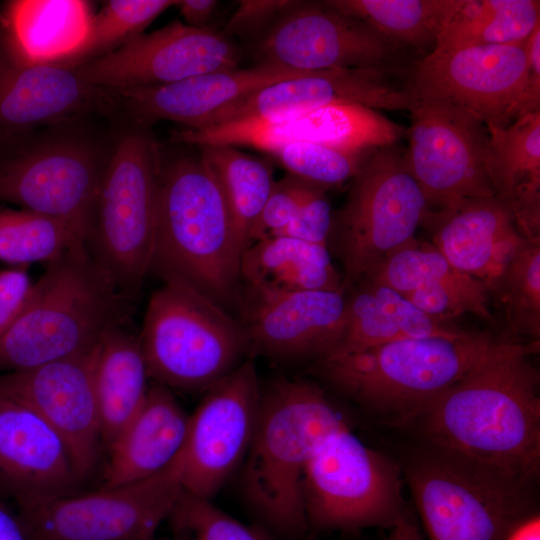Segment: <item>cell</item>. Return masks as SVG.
Returning a JSON list of instances; mask_svg holds the SVG:
<instances>
[{
  "mask_svg": "<svg viewBox=\"0 0 540 540\" xmlns=\"http://www.w3.org/2000/svg\"><path fill=\"white\" fill-rule=\"evenodd\" d=\"M539 340H498L412 424L425 442L531 485L540 469Z\"/></svg>",
  "mask_w": 540,
  "mask_h": 540,
  "instance_id": "cell-1",
  "label": "cell"
},
{
  "mask_svg": "<svg viewBox=\"0 0 540 540\" xmlns=\"http://www.w3.org/2000/svg\"><path fill=\"white\" fill-rule=\"evenodd\" d=\"M239 242L222 189L204 160L162 165L151 269L192 285L222 308H240Z\"/></svg>",
  "mask_w": 540,
  "mask_h": 540,
  "instance_id": "cell-2",
  "label": "cell"
},
{
  "mask_svg": "<svg viewBox=\"0 0 540 540\" xmlns=\"http://www.w3.org/2000/svg\"><path fill=\"white\" fill-rule=\"evenodd\" d=\"M345 428L342 414L314 383L282 378L261 391L241 483L248 502L276 531L301 535L308 528L306 467L319 448Z\"/></svg>",
  "mask_w": 540,
  "mask_h": 540,
  "instance_id": "cell-3",
  "label": "cell"
},
{
  "mask_svg": "<svg viewBox=\"0 0 540 540\" xmlns=\"http://www.w3.org/2000/svg\"><path fill=\"white\" fill-rule=\"evenodd\" d=\"M126 299L80 242L47 263L15 322L0 338V372L32 369L94 348L123 325Z\"/></svg>",
  "mask_w": 540,
  "mask_h": 540,
  "instance_id": "cell-4",
  "label": "cell"
},
{
  "mask_svg": "<svg viewBox=\"0 0 540 540\" xmlns=\"http://www.w3.org/2000/svg\"><path fill=\"white\" fill-rule=\"evenodd\" d=\"M497 341L487 332L399 340L318 360L317 373L386 423L409 426Z\"/></svg>",
  "mask_w": 540,
  "mask_h": 540,
  "instance_id": "cell-5",
  "label": "cell"
},
{
  "mask_svg": "<svg viewBox=\"0 0 540 540\" xmlns=\"http://www.w3.org/2000/svg\"><path fill=\"white\" fill-rule=\"evenodd\" d=\"M402 470L429 540H503L532 515L531 485L434 444Z\"/></svg>",
  "mask_w": 540,
  "mask_h": 540,
  "instance_id": "cell-6",
  "label": "cell"
},
{
  "mask_svg": "<svg viewBox=\"0 0 540 540\" xmlns=\"http://www.w3.org/2000/svg\"><path fill=\"white\" fill-rule=\"evenodd\" d=\"M162 279L139 337L148 376L166 387L207 390L249 354L243 326L187 282Z\"/></svg>",
  "mask_w": 540,
  "mask_h": 540,
  "instance_id": "cell-7",
  "label": "cell"
},
{
  "mask_svg": "<svg viewBox=\"0 0 540 540\" xmlns=\"http://www.w3.org/2000/svg\"><path fill=\"white\" fill-rule=\"evenodd\" d=\"M162 165L156 141L138 131L118 142L103 173L87 245L127 298L151 270Z\"/></svg>",
  "mask_w": 540,
  "mask_h": 540,
  "instance_id": "cell-8",
  "label": "cell"
},
{
  "mask_svg": "<svg viewBox=\"0 0 540 540\" xmlns=\"http://www.w3.org/2000/svg\"><path fill=\"white\" fill-rule=\"evenodd\" d=\"M353 180L345 205L332 220L327 243L342 263L344 292L415 238L429 213L404 155L392 146L366 158Z\"/></svg>",
  "mask_w": 540,
  "mask_h": 540,
  "instance_id": "cell-9",
  "label": "cell"
},
{
  "mask_svg": "<svg viewBox=\"0 0 540 540\" xmlns=\"http://www.w3.org/2000/svg\"><path fill=\"white\" fill-rule=\"evenodd\" d=\"M401 468L348 428L331 436L308 463L303 496L308 527L355 531L391 528L408 508Z\"/></svg>",
  "mask_w": 540,
  "mask_h": 540,
  "instance_id": "cell-10",
  "label": "cell"
},
{
  "mask_svg": "<svg viewBox=\"0 0 540 540\" xmlns=\"http://www.w3.org/2000/svg\"><path fill=\"white\" fill-rule=\"evenodd\" d=\"M184 447L142 480L76 493L22 509L28 540H158L156 532L184 492Z\"/></svg>",
  "mask_w": 540,
  "mask_h": 540,
  "instance_id": "cell-11",
  "label": "cell"
},
{
  "mask_svg": "<svg viewBox=\"0 0 540 540\" xmlns=\"http://www.w3.org/2000/svg\"><path fill=\"white\" fill-rule=\"evenodd\" d=\"M526 40L427 53L408 70L414 100L450 105L485 126H508L520 117Z\"/></svg>",
  "mask_w": 540,
  "mask_h": 540,
  "instance_id": "cell-12",
  "label": "cell"
},
{
  "mask_svg": "<svg viewBox=\"0 0 540 540\" xmlns=\"http://www.w3.org/2000/svg\"><path fill=\"white\" fill-rule=\"evenodd\" d=\"M405 161L429 206L452 210L494 196L485 168L486 126L438 102L414 100Z\"/></svg>",
  "mask_w": 540,
  "mask_h": 540,
  "instance_id": "cell-13",
  "label": "cell"
},
{
  "mask_svg": "<svg viewBox=\"0 0 540 540\" xmlns=\"http://www.w3.org/2000/svg\"><path fill=\"white\" fill-rule=\"evenodd\" d=\"M261 387L255 364L243 361L214 383L189 417L184 491L211 500L243 460L255 431Z\"/></svg>",
  "mask_w": 540,
  "mask_h": 540,
  "instance_id": "cell-14",
  "label": "cell"
},
{
  "mask_svg": "<svg viewBox=\"0 0 540 540\" xmlns=\"http://www.w3.org/2000/svg\"><path fill=\"white\" fill-rule=\"evenodd\" d=\"M239 62L238 47L222 32L175 21L75 67L87 84L118 90L166 85L231 70L238 68Z\"/></svg>",
  "mask_w": 540,
  "mask_h": 540,
  "instance_id": "cell-15",
  "label": "cell"
},
{
  "mask_svg": "<svg viewBox=\"0 0 540 540\" xmlns=\"http://www.w3.org/2000/svg\"><path fill=\"white\" fill-rule=\"evenodd\" d=\"M405 129L376 110L331 105L275 119H245L173 133L174 141L196 146H248L272 153L290 143H312L364 153L392 146Z\"/></svg>",
  "mask_w": 540,
  "mask_h": 540,
  "instance_id": "cell-16",
  "label": "cell"
},
{
  "mask_svg": "<svg viewBox=\"0 0 540 540\" xmlns=\"http://www.w3.org/2000/svg\"><path fill=\"white\" fill-rule=\"evenodd\" d=\"M395 47L363 21L322 3L294 1L261 37L260 62L306 72L392 66Z\"/></svg>",
  "mask_w": 540,
  "mask_h": 540,
  "instance_id": "cell-17",
  "label": "cell"
},
{
  "mask_svg": "<svg viewBox=\"0 0 540 540\" xmlns=\"http://www.w3.org/2000/svg\"><path fill=\"white\" fill-rule=\"evenodd\" d=\"M98 344L79 355L0 374V393L35 411L56 431L82 480L95 469L103 446L94 383Z\"/></svg>",
  "mask_w": 540,
  "mask_h": 540,
  "instance_id": "cell-18",
  "label": "cell"
},
{
  "mask_svg": "<svg viewBox=\"0 0 540 540\" xmlns=\"http://www.w3.org/2000/svg\"><path fill=\"white\" fill-rule=\"evenodd\" d=\"M345 104L409 111L414 97L408 73L403 75L393 66L311 72L244 96L213 114L201 127L245 119H275Z\"/></svg>",
  "mask_w": 540,
  "mask_h": 540,
  "instance_id": "cell-19",
  "label": "cell"
},
{
  "mask_svg": "<svg viewBox=\"0 0 540 540\" xmlns=\"http://www.w3.org/2000/svg\"><path fill=\"white\" fill-rule=\"evenodd\" d=\"M346 292L241 290V322L248 352L279 360L323 359L340 342L346 324Z\"/></svg>",
  "mask_w": 540,
  "mask_h": 540,
  "instance_id": "cell-20",
  "label": "cell"
},
{
  "mask_svg": "<svg viewBox=\"0 0 540 540\" xmlns=\"http://www.w3.org/2000/svg\"><path fill=\"white\" fill-rule=\"evenodd\" d=\"M103 173L89 147L51 143L0 165V200L91 230Z\"/></svg>",
  "mask_w": 540,
  "mask_h": 540,
  "instance_id": "cell-21",
  "label": "cell"
},
{
  "mask_svg": "<svg viewBox=\"0 0 540 540\" xmlns=\"http://www.w3.org/2000/svg\"><path fill=\"white\" fill-rule=\"evenodd\" d=\"M61 437L35 411L0 393V486L21 510L79 493Z\"/></svg>",
  "mask_w": 540,
  "mask_h": 540,
  "instance_id": "cell-22",
  "label": "cell"
},
{
  "mask_svg": "<svg viewBox=\"0 0 540 540\" xmlns=\"http://www.w3.org/2000/svg\"><path fill=\"white\" fill-rule=\"evenodd\" d=\"M311 72L260 62L249 68L215 71L178 82L128 89L107 90L140 124L161 120L199 128L226 105L284 80Z\"/></svg>",
  "mask_w": 540,
  "mask_h": 540,
  "instance_id": "cell-23",
  "label": "cell"
},
{
  "mask_svg": "<svg viewBox=\"0 0 540 540\" xmlns=\"http://www.w3.org/2000/svg\"><path fill=\"white\" fill-rule=\"evenodd\" d=\"M366 278L390 287L434 318L449 321L471 313L493 321L485 285L456 269L431 242L413 238Z\"/></svg>",
  "mask_w": 540,
  "mask_h": 540,
  "instance_id": "cell-24",
  "label": "cell"
},
{
  "mask_svg": "<svg viewBox=\"0 0 540 540\" xmlns=\"http://www.w3.org/2000/svg\"><path fill=\"white\" fill-rule=\"evenodd\" d=\"M110 100L76 67L62 63L32 64L11 55L0 60V135L67 119Z\"/></svg>",
  "mask_w": 540,
  "mask_h": 540,
  "instance_id": "cell-25",
  "label": "cell"
},
{
  "mask_svg": "<svg viewBox=\"0 0 540 540\" xmlns=\"http://www.w3.org/2000/svg\"><path fill=\"white\" fill-rule=\"evenodd\" d=\"M485 168L494 194L510 210L517 230L540 240V111L506 127L487 125Z\"/></svg>",
  "mask_w": 540,
  "mask_h": 540,
  "instance_id": "cell-26",
  "label": "cell"
},
{
  "mask_svg": "<svg viewBox=\"0 0 540 540\" xmlns=\"http://www.w3.org/2000/svg\"><path fill=\"white\" fill-rule=\"evenodd\" d=\"M189 417L168 387L148 388L141 408L108 449L103 486L142 480L167 467L185 445Z\"/></svg>",
  "mask_w": 540,
  "mask_h": 540,
  "instance_id": "cell-27",
  "label": "cell"
},
{
  "mask_svg": "<svg viewBox=\"0 0 540 540\" xmlns=\"http://www.w3.org/2000/svg\"><path fill=\"white\" fill-rule=\"evenodd\" d=\"M346 296V324L334 358L405 339L459 337L469 333L434 318L383 284L363 278ZM347 290V291H348ZM321 360V359H320Z\"/></svg>",
  "mask_w": 540,
  "mask_h": 540,
  "instance_id": "cell-28",
  "label": "cell"
},
{
  "mask_svg": "<svg viewBox=\"0 0 540 540\" xmlns=\"http://www.w3.org/2000/svg\"><path fill=\"white\" fill-rule=\"evenodd\" d=\"M92 15L80 0L13 1L4 17L10 55L26 63L64 64L84 41Z\"/></svg>",
  "mask_w": 540,
  "mask_h": 540,
  "instance_id": "cell-29",
  "label": "cell"
},
{
  "mask_svg": "<svg viewBox=\"0 0 540 540\" xmlns=\"http://www.w3.org/2000/svg\"><path fill=\"white\" fill-rule=\"evenodd\" d=\"M240 278L244 290L253 292L343 291L327 245L286 236L249 245L241 256Z\"/></svg>",
  "mask_w": 540,
  "mask_h": 540,
  "instance_id": "cell-30",
  "label": "cell"
},
{
  "mask_svg": "<svg viewBox=\"0 0 540 540\" xmlns=\"http://www.w3.org/2000/svg\"><path fill=\"white\" fill-rule=\"evenodd\" d=\"M148 377L139 338L123 325L108 329L99 341L94 371L102 444L107 450L141 408Z\"/></svg>",
  "mask_w": 540,
  "mask_h": 540,
  "instance_id": "cell-31",
  "label": "cell"
},
{
  "mask_svg": "<svg viewBox=\"0 0 540 540\" xmlns=\"http://www.w3.org/2000/svg\"><path fill=\"white\" fill-rule=\"evenodd\" d=\"M432 220L431 243L456 269L480 281L496 243L516 227L510 210L495 195L439 211Z\"/></svg>",
  "mask_w": 540,
  "mask_h": 540,
  "instance_id": "cell-32",
  "label": "cell"
},
{
  "mask_svg": "<svg viewBox=\"0 0 540 540\" xmlns=\"http://www.w3.org/2000/svg\"><path fill=\"white\" fill-rule=\"evenodd\" d=\"M538 24V0H461L446 20L433 50L520 43Z\"/></svg>",
  "mask_w": 540,
  "mask_h": 540,
  "instance_id": "cell-33",
  "label": "cell"
},
{
  "mask_svg": "<svg viewBox=\"0 0 540 540\" xmlns=\"http://www.w3.org/2000/svg\"><path fill=\"white\" fill-rule=\"evenodd\" d=\"M461 0H329L328 5L355 17L395 47L435 48L437 38Z\"/></svg>",
  "mask_w": 540,
  "mask_h": 540,
  "instance_id": "cell-34",
  "label": "cell"
},
{
  "mask_svg": "<svg viewBox=\"0 0 540 540\" xmlns=\"http://www.w3.org/2000/svg\"><path fill=\"white\" fill-rule=\"evenodd\" d=\"M200 157L224 194L239 242L249 246V233L274 186L271 167L231 145L199 146Z\"/></svg>",
  "mask_w": 540,
  "mask_h": 540,
  "instance_id": "cell-35",
  "label": "cell"
},
{
  "mask_svg": "<svg viewBox=\"0 0 540 540\" xmlns=\"http://www.w3.org/2000/svg\"><path fill=\"white\" fill-rule=\"evenodd\" d=\"M90 229L78 222L28 209H0V260L18 265L51 262L87 241Z\"/></svg>",
  "mask_w": 540,
  "mask_h": 540,
  "instance_id": "cell-36",
  "label": "cell"
},
{
  "mask_svg": "<svg viewBox=\"0 0 540 540\" xmlns=\"http://www.w3.org/2000/svg\"><path fill=\"white\" fill-rule=\"evenodd\" d=\"M491 294L502 307L512 334L539 340L540 240L524 243Z\"/></svg>",
  "mask_w": 540,
  "mask_h": 540,
  "instance_id": "cell-37",
  "label": "cell"
},
{
  "mask_svg": "<svg viewBox=\"0 0 540 540\" xmlns=\"http://www.w3.org/2000/svg\"><path fill=\"white\" fill-rule=\"evenodd\" d=\"M173 0H111L92 15L86 37L64 64L76 66L106 55L142 34Z\"/></svg>",
  "mask_w": 540,
  "mask_h": 540,
  "instance_id": "cell-38",
  "label": "cell"
},
{
  "mask_svg": "<svg viewBox=\"0 0 540 540\" xmlns=\"http://www.w3.org/2000/svg\"><path fill=\"white\" fill-rule=\"evenodd\" d=\"M272 154L291 175L325 189L353 179L367 158L364 153L312 143H290Z\"/></svg>",
  "mask_w": 540,
  "mask_h": 540,
  "instance_id": "cell-39",
  "label": "cell"
},
{
  "mask_svg": "<svg viewBox=\"0 0 540 540\" xmlns=\"http://www.w3.org/2000/svg\"><path fill=\"white\" fill-rule=\"evenodd\" d=\"M173 532L190 540H271L214 506L210 500L183 492L172 514Z\"/></svg>",
  "mask_w": 540,
  "mask_h": 540,
  "instance_id": "cell-40",
  "label": "cell"
},
{
  "mask_svg": "<svg viewBox=\"0 0 540 540\" xmlns=\"http://www.w3.org/2000/svg\"><path fill=\"white\" fill-rule=\"evenodd\" d=\"M326 190L289 175L274 183L272 191L249 233V245L277 236L295 217L301 206L316 192Z\"/></svg>",
  "mask_w": 540,
  "mask_h": 540,
  "instance_id": "cell-41",
  "label": "cell"
},
{
  "mask_svg": "<svg viewBox=\"0 0 540 540\" xmlns=\"http://www.w3.org/2000/svg\"><path fill=\"white\" fill-rule=\"evenodd\" d=\"M332 220L325 190H320L301 206L295 217L277 236L327 245Z\"/></svg>",
  "mask_w": 540,
  "mask_h": 540,
  "instance_id": "cell-42",
  "label": "cell"
},
{
  "mask_svg": "<svg viewBox=\"0 0 540 540\" xmlns=\"http://www.w3.org/2000/svg\"><path fill=\"white\" fill-rule=\"evenodd\" d=\"M287 0H243L228 20L224 35L253 36L269 27L293 4Z\"/></svg>",
  "mask_w": 540,
  "mask_h": 540,
  "instance_id": "cell-43",
  "label": "cell"
},
{
  "mask_svg": "<svg viewBox=\"0 0 540 540\" xmlns=\"http://www.w3.org/2000/svg\"><path fill=\"white\" fill-rule=\"evenodd\" d=\"M33 283L24 268L0 271V338L24 309Z\"/></svg>",
  "mask_w": 540,
  "mask_h": 540,
  "instance_id": "cell-44",
  "label": "cell"
},
{
  "mask_svg": "<svg viewBox=\"0 0 540 540\" xmlns=\"http://www.w3.org/2000/svg\"><path fill=\"white\" fill-rule=\"evenodd\" d=\"M527 77L520 103V117L540 111V24L526 40Z\"/></svg>",
  "mask_w": 540,
  "mask_h": 540,
  "instance_id": "cell-45",
  "label": "cell"
},
{
  "mask_svg": "<svg viewBox=\"0 0 540 540\" xmlns=\"http://www.w3.org/2000/svg\"><path fill=\"white\" fill-rule=\"evenodd\" d=\"M219 5L215 0H180L176 1L185 24L193 28H206Z\"/></svg>",
  "mask_w": 540,
  "mask_h": 540,
  "instance_id": "cell-46",
  "label": "cell"
},
{
  "mask_svg": "<svg viewBox=\"0 0 540 540\" xmlns=\"http://www.w3.org/2000/svg\"><path fill=\"white\" fill-rule=\"evenodd\" d=\"M389 529L390 532L384 540H423L414 514L409 507L400 519Z\"/></svg>",
  "mask_w": 540,
  "mask_h": 540,
  "instance_id": "cell-47",
  "label": "cell"
},
{
  "mask_svg": "<svg viewBox=\"0 0 540 540\" xmlns=\"http://www.w3.org/2000/svg\"><path fill=\"white\" fill-rule=\"evenodd\" d=\"M0 540H28L19 517L0 504Z\"/></svg>",
  "mask_w": 540,
  "mask_h": 540,
  "instance_id": "cell-48",
  "label": "cell"
},
{
  "mask_svg": "<svg viewBox=\"0 0 540 540\" xmlns=\"http://www.w3.org/2000/svg\"><path fill=\"white\" fill-rule=\"evenodd\" d=\"M503 540H540V518L532 514L517 523Z\"/></svg>",
  "mask_w": 540,
  "mask_h": 540,
  "instance_id": "cell-49",
  "label": "cell"
},
{
  "mask_svg": "<svg viewBox=\"0 0 540 540\" xmlns=\"http://www.w3.org/2000/svg\"><path fill=\"white\" fill-rule=\"evenodd\" d=\"M158 540H190L185 534L180 532H173L171 537L158 538Z\"/></svg>",
  "mask_w": 540,
  "mask_h": 540,
  "instance_id": "cell-50",
  "label": "cell"
}]
</instances>
